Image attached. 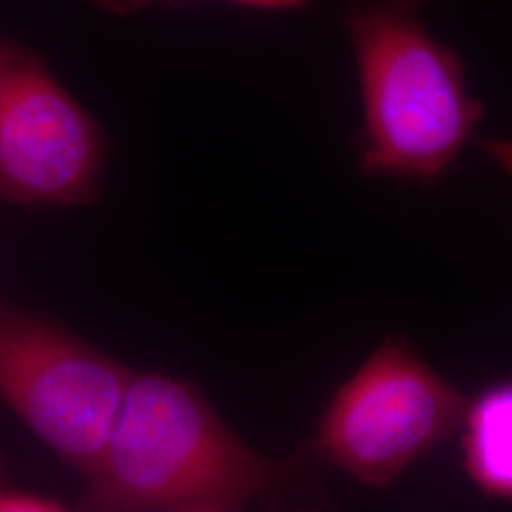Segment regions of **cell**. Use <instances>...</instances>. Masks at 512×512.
<instances>
[{
	"label": "cell",
	"instance_id": "6",
	"mask_svg": "<svg viewBox=\"0 0 512 512\" xmlns=\"http://www.w3.org/2000/svg\"><path fill=\"white\" fill-rule=\"evenodd\" d=\"M459 429L465 475L488 499L512 503V378L476 393Z\"/></svg>",
	"mask_w": 512,
	"mask_h": 512
},
{
	"label": "cell",
	"instance_id": "10",
	"mask_svg": "<svg viewBox=\"0 0 512 512\" xmlns=\"http://www.w3.org/2000/svg\"><path fill=\"white\" fill-rule=\"evenodd\" d=\"M222 2L238 4L253 10H268V12H300L310 8V0H222Z\"/></svg>",
	"mask_w": 512,
	"mask_h": 512
},
{
	"label": "cell",
	"instance_id": "3",
	"mask_svg": "<svg viewBox=\"0 0 512 512\" xmlns=\"http://www.w3.org/2000/svg\"><path fill=\"white\" fill-rule=\"evenodd\" d=\"M467 403L404 338L389 336L330 399L315 450L382 490L458 431Z\"/></svg>",
	"mask_w": 512,
	"mask_h": 512
},
{
	"label": "cell",
	"instance_id": "8",
	"mask_svg": "<svg viewBox=\"0 0 512 512\" xmlns=\"http://www.w3.org/2000/svg\"><path fill=\"white\" fill-rule=\"evenodd\" d=\"M99 8L107 10L109 14L116 16H131L137 12H143L152 6H167V8H183L190 4H198L202 0H90Z\"/></svg>",
	"mask_w": 512,
	"mask_h": 512
},
{
	"label": "cell",
	"instance_id": "9",
	"mask_svg": "<svg viewBox=\"0 0 512 512\" xmlns=\"http://www.w3.org/2000/svg\"><path fill=\"white\" fill-rule=\"evenodd\" d=\"M480 148L486 156L501 167L512 179V139L509 137H486L480 139Z\"/></svg>",
	"mask_w": 512,
	"mask_h": 512
},
{
	"label": "cell",
	"instance_id": "1",
	"mask_svg": "<svg viewBox=\"0 0 512 512\" xmlns=\"http://www.w3.org/2000/svg\"><path fill=\"white\" fill-rule=\"evenodd\" d=\"M293 473V461L260 456L239 440L200 387L162 372H133L78 509L241 511Z\"/></svg>",
	"mask_w": 512,
	"mask_h": 512
},
{
	"label": "cell",
	"instance_id": "2",
	"mask_svg": "<svg viewBox=\"0 0 512 512\" xmlns=\"http://www.w3.org/2000/svg\"><path fill=\"white\" fill-rule=\"evenodd\" d=\"M427 0H349L342 12L363 101L365 175L437 181L475 141L484 105L463 57L423 21Z\"/></svg>",
	"mask_w": 512,
	"mask_h": 512
},
{
	"label": "cell",
	"instance_id": "5",
	"mask_svg": "<svg viewBox=\"0 0 512 512\" xmlns=\"http://www.w3.org/2000/svg\"><path fill=\"white\" fill-rule=\"evenodd\" d=\"M109 143L103 128L37 54L0 44V200L97 202Z\"/></svg>",
	"mask_w": 512,
	"mask_h": 512
},
{
	"label": "cell",
	"instance_id": "4",
	"mask_svg": "<svg viewBox=\"0 0 512 512\" xmlns=\"http://www.w3.org/2000/svg\"><path fill=\"white\" fill-rule=\"evenodd\" d=\"M133 372L73 330L0 302V403L84 478L109 442Z\"/></svg>",
	"mask_w": 512,
	"mask_h": 512
},
{
	"label": "cell",
	"instance_id": "7",
	"mask_svg": "<svg viewBox=\"0 0 512 512\" xmlns=\"http://www.w3.org/2000/svg\"><path fill=\"white\" fill-rule=\"evenodd\" d=\"M69 509L67 503L54 495L19 486L0 452V512H63Z\"/></svg>",
	"mask_w": 512,
	"mask_h": 512
}]
</instances>
